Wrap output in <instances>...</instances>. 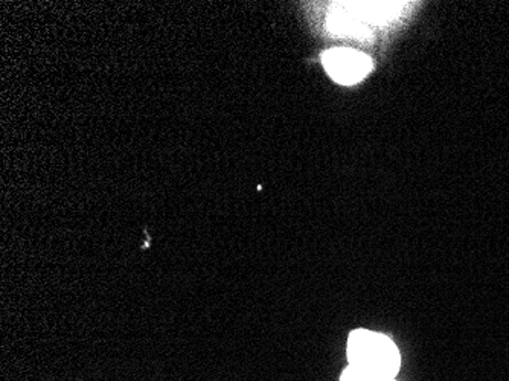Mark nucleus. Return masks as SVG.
<instances>
[{
  "label": "nucleus",
  "instance_id": "f257e3e1",
  "mask_svg": "<svg viewBox=\"0 0 509 381\" xmlns=\"http://www.w3.org/2000/svg\"><path fill=\"white\" fill-rule=\"evenodd\" d=\"M348 358L351 367L370 372L379 381L394 380L399 371V353L385 334L368 329L352 331L348 340Z\"/></svg>",
  "mask_w": 509,
  "mask_h": 381
},
{
  "label": "nucleus",
  "instance_id": "f03ea898",
  "mask_svg": "<svg viewBox=\"0 0 509 381\" xmlns=\"http://www.w3.org/2000/svg\"><path fill=\"white\" fill-rule=\"evenodd\" d=\"M322 62L330 77L345 86L361 81L372 69L368 55L350 48L330 49L323 53Z\"/></svg>",
  "mask_w": 509,
  "mask_h": 381
},
{
  "label": "nucleus",
  "instance_id": "7ed1b4c3",
  "mask_svg": "<svg viewBox=\"0 0 509 381\" xmlns=\"http://www.w3.org/2000/svg\"><path fill=\"white\" fill-rule=\"evenodd\" d=\"M341 381H379L370 372L360 369V367H346L341 374Z\"/></svg>",
  "mask_w": 509,
  "mask_h": 381
},
{
  "label": "nucleus",
  "instance_id": "20e7f679",
  "mask_svg": "<svg viewBox=\"0 0 509 381\" xmlns=\"http://www.w3.org/2000/svg\"><path fill=\"white\" fill-rule=\"evenodd\" d=\"M388 381H395V380H388Z\"/></svg>",
  "mask_w": 509,
  "mask_h": 381
}]
</instances>
